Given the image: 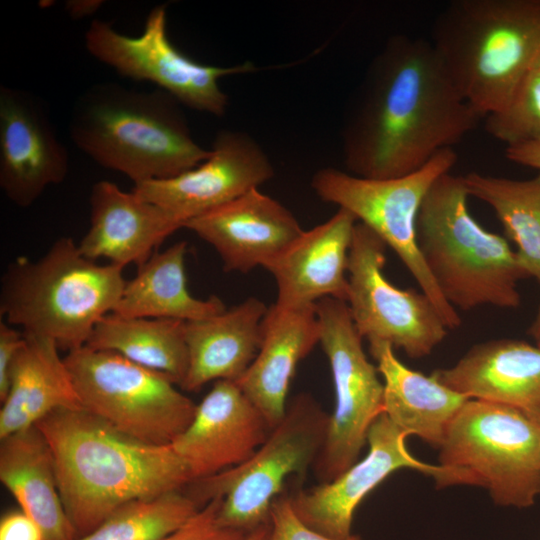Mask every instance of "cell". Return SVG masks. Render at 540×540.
<instances>
[{
	"label": "cell",
	"mask_w": 540,
	"mask_h": 540,
	"mask_svg": "<svg viewBox=\"0 0 540 540\" xmlns=\"http://www.w3.org/2000/svg\"><path fill=\"white\" fill-rule=\"evenodd\" d=\"M320 344L335 389L323 447L314 463L320 483L333 481L358 461L368 431L383 413V383L367 358L346 301L323 298L315 304Z\"/></svg>",
	"instance_id": "11"
},
{
	"label": "cell",
	"mask_w": 540,
	"mask_h": 540,
	"mask_svg": "<svg viewBox=\"0 0 540 540\" xmlns=\"http://www.w3.org/2000/svg\"><path fill=\"white\" fill-rule=\"evenodd\" d=\"M36 426L51 449L62 503L78 537L128 502L193 482L171 445L137 440L83 408L56 410Z\"/></svg>",
	"instance_id": "2"
},
{
	"label": "cell",
	"mask_w": 540,
	"mask_h": 540,
	"mask_svg": "<svg viewBox=\"0 0 540 540\" xmlns=\"http://www.w3.org/2000/svg\"><path fill=\"white\" fill-rule=\"evenodd\" d=\"M101 0H69L65 3L67 14L73 19L91 16L103 5Z\"/></svg>",
	"instance_id": "37"
},
{
	"label": "cell",
	"mask_w": 540,
	"mask_h": 540,
	"mask_svg": "<svg viewBox=\"0 0 540 540\" xmlns=\"http://www.w3.org/2000/svg\"><path fill=\"white\" fill-rule=\"evenodd\" d=\"M450 389L515 408L540 425V348L522 340L474 345L455 365L432 373Z\"/></svg>",
	"instance_id": "21"
},
{
	"label": "cell",
	"mask_w": 540,
	"mask_h": 540,
	"mask_svg": "<svg viewBox=\"0 0 540 540\" xmlns=\"http://www.w3.org/2000/svg\"><path fill=\"white\" fill-rule=\"evenodd\" d=\"M329 415L307 393L296 395L283 419L246 461L187 487L201 505L222 497L221 526L248 534L270 522L271 507L283 492L286 479L301 482L314 465L327 433Z\"/></svg>",
	"instance_id": "8"
},
{
	"label": "cell",
	"mask_w": 540,
	"mask_h": 540,
	"mask_svg": "<svg viewBox=\"0 0 540 540\" xmlns=\"http://www.w3.org/2000/svg\"><path fill=\"white\" fill-rule=\"evenodd\" d=\"M123 269L85 257L70 237L39 259L18 257L1 278L0 315L24 333L47 337L68 352L85 346L111 313L126 280Z\"/></svg>",
	"instance_id": "6"
},
{
	"label": "cell",
	"mask_w": 540,
	"mask_h": 540,
	"mask_svg": "<svg viewBox=\"0 0 540 540\" xmlns=\"http://www.w3.org/2000/svg\"><path fill=\"white\" fill-rule=\"evenodd\" d=\"M69 155L43 105L30 93L0 87V187L19 207L31 206L64 181Z\"/></svg>",
	"instance_id": "16"
},
{
	"label": "cell",
	"mask_w": 540,
	"mask_h": 540,
	"mask_svg": "<svg viewBox=\"0 0 540 540\" xmlns=\"http://www.w3.org/2000/svg\"><path fill=\"white\" fill-rule=\"evenodd\" d=\"M69 133L83 153L134 185L177 176L210 155L193 138L181 104L161 89L93 85L77 99Z\"/></svg>",
	"instance_id": "3"
},
{
	"label": "cell",
	"mask_w": 540,
	"mask_h": 540,
	"mask_svg": "<svg viewBox=\"0 0 540 540\" xmlns=\"http://www.w3.org/2000/svg\"><path fill=\"white\" fill-rule=\"evenodd\" d=\"M64 361L82 408L130 437L171 445L194 417L197 405L170 377L115 352L85 345Z\"/></svg>",
	"instance_id": "9"
},
{
	"label": "cell",
	"mask_w": 540,
	"mask_h": 540,
	"mask_svg": "<svg viewBox=\"0 0 540 540\" xmlns=\"http://www.w3.org/2000/svg\"><path fill=\"white\" fill-rule=\"evenodd\" d=\"M505 156L518 165L537 169L540 172V140L506 147Z\"/></svg>",
	"instance_id": "36"
},
{
	"label": "cell",
	"mask_w": 540,
	"mask_h": 540,
	"mask_svg": "<svg viewBox=\"0 0 540 540\" xmlns=\"http://www.w3.org/2000/svg\"><path fill=\"white\" fill-rule=\"evenodd\" d=\"M89 204L90 225L78 247L91 260L105 258L121 268L142 265L182 228L158 205L107 180L92 186Z\"/></svg>",
	"instance_id": "20"
},
{
	"label": "cell",
	"mask_w": 540,
	"mask_h": 540,
	"mask_svg": "<svg viewBox=\"0 0 540 540\" xmlns=\"http://www.w3.org/2000/svg\"><path fill=\"white\" fill-rule=\"evenodd\" d=\"M482 116L455 88L430 41L391 36L372 60L342 129L347 172L410 174L453 148Z\"/></svg>",
	"instance_id": "1"
},
{
	"label": "cell",
	"mask_w": 540,
	"mask_h": 540,
	"mask_svg": "<svg viewBox=\"0 0 540 540\" xmlns=\"http://www.w3.org/2000/svg\"><path fill=\"white\" fill-rule=\"evenodd\" d=\"M201 507L182 490L134 500L114 510L97 528L75 540H162L181 528Z\"/></svg>",
	"instance_id": "30"
},
{
	"label": "cell",
	"mask_w": 540,
	"mask_h": 540,
	"mask_svg": "<svg viewBox=\"0 0 540 540\" xmlns=\"http://www.w3.org/2000/svg\"><path fill=\"white\" fill-rule=\"evenodd\" d=\"M271 430L236 382L219 380L196 406L191 423L171 447L195 481L246 461Z\"/></svg>",
	"instance_id": "17"
},
{
	"label": "cell",
	"mask_w": 540,
	"mask_h": 540,
	"mask_svg": "<svg viewBox=\"0 0 540 540\" xmlns=\"http://www.w3.org/2000/svg\"><path fill=\"white\" fill-rule=\"evenodd\" d=\"M0 540H46L39 524L21 509L6 513L0 521Z\"/></svg>",
	"instance_id": "35"
},
{
	"label": "cell",
	"mask_w": 540,
	"mask_h": 540,
	"mask_svg": "<svg viewBox=\"0 0 540 540\" xmlns=\"http://www.w3.org/2000/svg\"><path fill=\"white\" fill-rule=\"evenodd\" d=\"M267 310L249 297L213 317L186 322L188 370L181 388L195 392L210 381L237 382L258 354Z\"/></svg>",
	"instance_id": "23"
},
{
	"label": "cell",
	"mask_w": 540,
	"mask_h": 540,
	"mask_svg": "<svg viewBox=\"0 0 540 540\" xmlns=\"http://www.w3.org/2000/svg\"><path fill=\"white\" fill-rule=\"evenodd\" d=\"M24 335L8 393L1 402L0 439L36 426L56 410L82 408L56 342L43 336Z\"/></svg>",
	"instance_id": "25"
},
{
	"label": "cell",
	"mask_w": 540,
	"mask_h": 540,
	"mask_svg": "<svg viewBox=\"0 0 540 540\" xmlns=\"http://www.w3.org/2000/svg\"><path fill=\"white\" fill-rule=\"evenodd\" d=\"M319 342L315 305L284 307L274 303L268 308L258 354L236 383L272 429L286 413L287 394L298 363Z\"/></svg>",
	"instance_id": "22"
},
{
	"label": "cell",
	"mask_w": 540,
	"mask_h": 540,
	"mask_svg": "<svg viewBox=\"0 0 540 540\" xmlns=\"http://www.w3.org/2000/svg\"><path fill=\"white\" fill-rule=\"evenodd\" d=\"M462 176H440L417 216V245L444 299L456 310L521 304L518 282L529 278L508 240L470 214Z\"/></svg>",
	"instance_id": "5"
},
{
	"label": "cell",
	"mask_w": 540,
	"mask_h": 540,
	"mask_svg": "<svg viewBox=\"0 0 540 540\" xmlns=\"http://www.w3.org/2000/svg\"><path fill=\"white\" fill-rule=\"evenodd\" d=\"M271 532L270 522L248 533L243 540H269Z\"/></svg>",
	"instance_id": "38"
},
{
	"label": "cell",
	"mask_w": 540,
	"mask_h": 540,
	"mask_svg": "<svg viewBox=\"0 0 540 540\" xmlns=\"http://www.w3.org/2000/svg\"><path fill=\"white\" fill-rule=\"evenodd\" d=\"M274 176L273 165L261 146L248 134L221 130L209 157L177 176L134 185L133 192L164 209L184 225Z\"/></svg>",
	"instance_id": "14"
},
{
	"label": "cell",
	"mask_w": 540,
	"mask_h": 540,
	"mask_svg": "<svg viewBox=\"0 0 540 540\" xmlns=\"http://www.w3.org/2000/svg\"><path fill=\"white\" fill-rule=\"evenodd\" d=\"M0 481L46 540L78 538L59 492L51 449L37 426L0 439Z\"/></svg>",
	"instance_id": "26"
},
{
	"label": "cell",
	"mask_w": 540,
	"mask_h": 540,
	"mask_svg": "<svg viewBox=\"0 0 540 540\" xmlns=\"http://www.w3.org/2000/svg\"><path fill=\"white\" fill-rule=\"evenodd\" d=\"M25 335L6 321L0 322V401L9 390L11 373L17 356L24 344Z\"/></svg>",
	"instance_id": "34"
},
{
	"label": "cell",
	"mask_w": 540,
	"mask_h": 540,
	"mask_svg": "<svg viewBox=\"0 0 540 540\" xmlns=\"http://www.w3.org/2000/svg\"><path fill=\"white\" fill-rule=\"evenodd\" d=\"M221 502L222 497L211 499L181 528L162 540H243L247 534L219 524Z\"/></svg>",
	"instance_id": "32"
},
{
	"label": "cell",
	"mask_w": 540,
	"mask_h": 540,
	"mask_svg": "<svg viewBox=\"0 0 540 540\" xmlns=\"http://www.w3.org/2000/svg\"><path fill=\"white\" fill-rule=\"evenodd\" d=\"M86 346L115 352L170 377L181 385L188 370L186 322L175 319L129 318L105 315Z\"/></svg>",
	"instance_id": "28"
},
{
	"label": "cell",
	"mask_w": 540,
	"mask_h": 540,
	"mask_svg": "<svg viewBox=\"0 0 540 540\" xmlns=\"http://www.w3.org/2000/svg\"><path fill=\"white\" fill-rule=\"evenodd\" d=\"M462 177L469 196L494 211L528 277L540 283V172L524 180L477 172Z\"/></svg>",
	"instance_id": "29"
},
{
	"label": "cell",
	"mask_w": 540,
	"mask_h": 540,
	"mask_svg": "<svg viewBox=\"0 0 540 540\" xmlns=\"http://www.w3.org/2000/svg\"><path fill=\"white\" fill-rule=\"evenodd\" d=\"M431 44L464 100L484 119L501 110L540 58V0H456Z\"/></svg>",
	"instance_id": "4"
},
{
	"label": "cell",
	"mask_w": 540,
	"mask_h": 540,
	"mask_svg": "<svg viewBox=\"0 0 540 540\" xmlns=\"http://www.w3.org/2000/svg\"><path fill=\"white\" fill-rule=\"evenodd\" d=\"M369 351L383 378V413L403 432L439 448L445 432L471 398L441 383L433 374L412 370L386 342H369Z\"/></svg>",
	"instance_id": "24"
},
{
	"label": "cell",
	"mask_w": 540,
	"mask_h": 540,
	"mask_svg": "<svg viewBox=\"0 0 540 540\" xmlns=\"http://www.w3.org/2000/svg\"><path fill=\"white\" fill-rule=\"evenodd\" d=\"M407 434L384 413L372 423L367 443L369 451L333 481L289 495L297 516L313 530L336 539L351 535L353 516L362 500L389 475L410 468L437 480L440 465L415 458L406 445Z\"/></svg>",
	"instance_id": "15"
},
{
	"label": "cell",
	"mask_w": 540,
	"mask_h": 540,
	"mask_svg": "<svg viewBox=\"0 0 540 540\" xmlns=\"http://www.w3.org/2000/svg\"><path fill=\"white\" fill-rule=\"evenodd\" d=\"M357 222L339 208L327 221L304 230L265 268L277 285V305L311 306L328 297L347 301L348 258Z\"/></svg>",
	"instance_id": "19"
},
{
	"label": "cell",
	"mask_w": 540,
	"mask_h": 540,
	"mask_svg": "<svg viewBox=\"0 0 540 540\" xmlns=\"http://www.w3.org/2000/svg\"><path fill=\"white\" fill-rule=\"evenodd\" d=\"M438 488H486L497 505L527 508L540 495V425L523 412L469 399L439 447Z\"/></svg>",
	"instance_id": "7"
},
{
	"label": "cell",
	"mask_w": 540,
	"mask_h": 540,
	"mask_svg": "<svg viewBox=\"0 0 540 540\" xmlns=\"http://www.w3.org/2000/svg\"><path fill=\"white\" fill-rule=\"evenodd\" d=\"M271 532L269 540H363L358 535L336 539L308 527L295 513L287 494L278 496L270 513Z\"/></svg>",
	"instance_id": "33"
},
{
	"label": "cell",
	"mask_w": 540,
	"mask_h": 540,
	"mask_svg": "<svg viewBox=\"0 0 540 540\" xmlns=\"http://www.w3.org/2000/svg\"><path fill=\"white\" fill-rule=\"evenodd\" d=\"M528 334L535 341V345L540 348V305L536 316L528 329Z\"/></svg>",
	"instance_id": "39"
},
{
	"label": "cell",
	"mask_w": 540,
	"mask_h": 540,
	"mask_svg": "<svg viewBox=\"0 0 540 540\" xmlns=\"http://www.w3.org/2000/svg\"><path fill=\"white\" fill-rule=\"evenodd\" d=\"M538 65H539V67H540V58H539V60H538Z\"/></svg>",
	"instance_id": "40"
},
{
	"label": "cell",
	"mask_w": 540,
	"mask_h": 540,
	"mask_svg": "<svg viewBox=\"0 0 540 540\" xmlns=\"http://www.w3.org/2000/svg\"><path fill=\"white\" fill-rule=\"evenodd\" d=\"M184 228L210 244L227 272L266 268L304 231L279 201L253 188L190 221Z\"/></svg>",
	"instance_id": "18"
},
{
	"label": "cell",
	"mask_w": 540,
	"mask_h": 540,
	"mask_svg": "<svg viewBox=\"0 0 540 540\" xmlns=\"http://www.w3.org/2000/svg\"><path fill=\"white\" fill-rule=\"evenodd\" d=\"M386 243L357 222L348 258L347 305L353 323L368 342L382 341L412 358L429 355L448 328L424 292L401 289L384 274Z\"/></svg>",
	"instance_id": "13"
},
{
	"label": "cell",
	"mask_w": 540,
	"mask_h": 540,
	"mask_svg": "<svg viewBox=\"0 0 540 540\" xmlns=\"http://www.w3.org/2000/svg\"><path fill=\"white\" fill-rule=\"evenodd\" d=\"M484 128L506 147L540 140V67L527 74L509 102L484 118Z\"/></svg>",
	"instance_id": "31"
},
{
	"label": "cell",
	"mask_w": 540,
	"mask_h": 540,
	"mask_svg": "<svg viewBox=\"0 0 540 540\" xmlns=\"http://www.w3.org/2000/svg\"><path fill=\"white\" fill-rule=\"evenodd\" d=\"M166 8L161 4L150 10L138 36L122 34L110 23L94 19L84 35L88 53L122 77L155 84L181 105L223 116L229 100L219 80L254 71L256 67L250 62L212 66L189 58L168 37Z\"/></svg>",
	"instance_id": "12"
},
{
	"label": "cell",
	"mask_w": 540,
	"mask_h": 540,
	"mask_svg": "<svg viewBox=\"0 0 540 540\" xmlns=\"http://www.w3.org/2000/svg\"><path fill=\"white\" fill-rule=\"evenodd\" d=\"M457 161L453 148L438 152L418 170L391 179H368L336 168L316 171L311 187L323 201L352 213L391 247L436 306L448 329L460 326L457 310L442 296L417 245L416 223L421 204L433 183Z\"/></svg>",
	"instance_id": "10"
},
{
	"label": "cell",
	"mask_w": 540,
	"mask_h": 540,
	"mask_svg": "<svg viewBox=\"0 0 540 540\" xmlns=\"http://www.w3.org/2000/svg\"><path fill=\"white\" fill-rule=\"evenodd\" d=\"M186 250L187 243L179 241L163 251L154 252L126 282L112 313L129 318L192 322L226 310L217 296L202 300L191 295L185 275Z\"/></svg>",
	"instance_id": "27"
}]
</instances>
